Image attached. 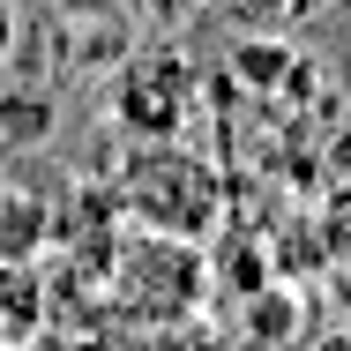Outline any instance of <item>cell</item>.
I'll list each match as a JSON object with an SVG mask.
<instances>
[{
  "instance_id": "obj_1",
  "label": "cell",
  "mask_w": 351,
  "mask_h": 351,
  "mask_svg": "<svg viewBox=\"0 0 351 351\" xmlns=\"http://www.w3.org/2000/svg\"><path fill=\"white\" fill-rule=\"evenodd\" d=\"M112 202L135 232L157 239H187L202 247L217 224H224V172L217 157H202L195 142H135L120 157V180H112Z\"/></svg>"
},
{
  "instance_id": "obj_2",
  "label": "cell",
  "mask_w": 351,
  "mask_h": 351,
  "mask_svg": "<svg viewBox=\"0 0 351 351\" xmlns=\"http://www.w3.org/2000/svg\"><path fill=\"white\" fill-rule=\"evenodd\" d=\"M112 299H120L135 322H180V314L202 299V254H195L187 239L135 232L128 254L112 262Z\"/></svg>"
},
{
  "instance_id": "obj_3",
  "label": "cell",
  "mask_w": 351,
  "mask_h": 351,
  "mask_svg": "<svg viewBox=\"0 0 351 351\" xmlns=\"http://www.w3.org/2000/svg\"><path fill=\"white\" fill-rule=\"evenodd\" d=\"M112 128H128V142H172L195 120V68L180 53H142L135 68L112 75Z\"/></svg>"
},
{
  "instance_id": "obj_4",
  "label": "cell",
  "mask_w": 351,
  "mask_h": 351,
  "mask_svg": "<svg viewBox=\"0 0 351 351\" xmlns=\"http://www.w3.org/2000/svg\"><path fill=\"white\" fill-rule=\"evenodd\" d=\"M45 239H53V210L30 187H8L0 180V262H38Z\"/></svg>"
},
{
  "instance_id": "obj_5",
  "label": "cell",
  "mask_w": 351,
  "mask_h": 351,
  "mask_svg": "<svg viewBox=\"0 0 351 351\" xmlns=\"http://www.w3.org/2000/svg\"><path fill=\"white\" fill-rule=\"evenodd\" d=\"M322 262L337 277H351V180L329 187V202H322Z\"/></svg>"
},
{
  "instance_id": "obj_6",
  "label": "cell",
  "mask_w": 351,
  "mask_h": 351,
  "mask_svg": "<svg viewBox=\"0 0 351 351\" xmlns=\"http://www.w3.org/2000/svg\"><path fill=\"white\" fill-rule=\"evenodd\" d=\"M15 45H23V15H15V0H0V75L15 60Z\"/></svg>"
},
{
  "instance_id": "obj_7",
  "label": "cell",
  "mask_w": 351,
  "mask_h": 351,
  "mask_svg": "<svg viewBox=\"0 0 351 351\" xmlns=\"http://www.w3.org/2000/svg\"><path fill=\"white\" fill-rule=\"evenodd\" d=\"M306 351H351V322H344V329H322V337H314Z\"/></svg>"
}]
</instances>
